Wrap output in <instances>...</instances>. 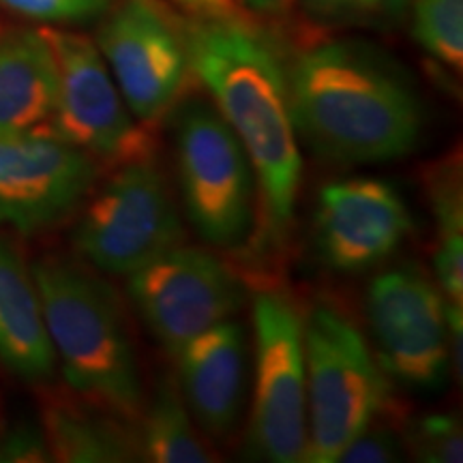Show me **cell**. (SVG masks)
<instances>
[{"instance_id":"cell-1","label":"cell","mask_w":463,"mask_h":463,"mask_svg":"<svg viewBox=\"0 0 463 463\" xmlns=\"http://www.w3.org/2000/svg\"><path fill=\"white\" fill-rule=\"evenodd\" d=\"M191 73L236 133L258 181L260 208L277 239L294 222L303 161L288 73L273 45L245 17H198L183 28Z\"/></svg>"},{"instance_id":"cell-2","label":"cell","mask_w":463,"mask_h":463,"mask_svg":"<svg viewBox=\"0 0 463 463\" xmlns=\"http://www.w3.org/2000/svg\"><path fill=\"white\" fill-rule=\"evenodd\" d=\"M297 133L322 159L344 165L408 157L422 136V108L386 58L356 42L305 50L288 73Z\"/></svg>"},{"instance_id":"cell-3","label":"cell","mask_w":463,"mask_h":463,"mask_svg":"<svg viewBox=\"0 0 463 463\" xmlns=\"http://www.w3.org/2000/svg\"><path fill=\"white\" fill-rule=\"evenodd\" d=\"M31 273L67 384L123 419H137L144 408L142 382L114 289L82 266L56 256L39 260Z\"/></svg>"},{"instance_id":"cell-4","label":"cell","mask_w":463,"mask_h":463,"mask_svg":"<svg viewBox=\"0 0 463 463\" xmlns=\"http://www.w3.org/2000/svg\"><path fill=\"white\" fill-rule=\"evenodd\" d=\"M307 463H337L341 450L384 412L389 384L367 339L337 307L316 305L303 320Z\"/></svg>"},{"instance_id":"cell-5","label":"cell","mask_w":463,"mask_h":463,"mask_svg":"<svg viewBox=\"0 0 463 463\" xmlns=\"http://www.w3.org/2000/svg\"><path fill=\"white\" fill-rule=\"evenodd\" d=\"M178 183L195 232L217 247H236L251 234L258 181L245 148L217 108L184 106L174 123Z\"/></svg>"},{"instance_id":"cell-6","label":"cell","mask_w":463,"mask_h":463,"mask_svg":"<svg viewBox=\"0 0 463 463\" xmlns=\"http://www.w3.org/2000/svg\"><path fill=\"white\" fill-rule=\"evenodd\" d=\"M184 239L176 202L157 161H127L92 195L73 232L86 262L109 275H127L178 247Z\"/></svg>"},{"instance_id":"cell-7","label":"cell","mask_w":463,"mask_h":463,"mask_svg":"<svg viewBox=\"0 0 463 463\" xmlns=\"http://www.w3.org/2000/svg\"><path fill=\"white\" fill-rule=\"evenodd\" d=\"M56 62L50 131L95 161L153 157V140L131 114L97 43L78 33L42 28Z\"/></svg>"},{"instance_id":"cell-8","label":"cell","mask_w":463,"mask_h":463,"mask_svg":"<svg viewBox=\"0 0 463 463\" xmlns=\"http://www.w3.org/2000/svg\"><path fill=\"white\" fill-rule=\"evenodd\" d=\"M249 444L273 463L305 461L307 382L303 320L279 292L253 298V395Z\"/></svg>"},{"instance_id":"cell-9","label":"cell","mask_w":463,"mask_h":463,"mask_svg":"<svg viewBox=\"0 0 463 463\" xmlns=\"http://www.w3.org/2000/svg\"><path fill=\"white\" fill-rule=\"evenodd\" d=\"M133 307L170 354L245 307V286L213 253L174 247L129 275Z\"/></svg>"},{"instance_id":"cell-10","label":"cell","mask_w":463,"mask_h":463,"mask_svg":"<svg viewBox=\"0 0 463 463\" xmlns=\"http://www.w3.org/2000/svg\"><path fill=\"white\" fill-rule=\"evenodd\" d=\"M367 320L380 367L412 389L436 391L450 364L447 300L416 266L380 273L367 289Z\"/></svg>"},{"instance_id":"cell-11","label":"cell","mask_w":463,"mask_h":463,"mask_svg":"<svg viewBox=\"0 0 463 463\" xmlns=\"http://www.w3.org/2000/svg\"><path fill=\"white\" fill-rule=\"evenodd\" d=\"M97 48L131 114L157 123L176 108L191 65L183 31L153 0H125L103 22Z\"/></svg>"},{"instance_id":"cell-12","label":"cell","mask_w":463,"mask_h":463,"mask_svg":"<svg viewBox=\"0 0 463 463\" xmlns=\"http://www.w3.org/2000/svg\"><path fill=\"white\" fill-rule=\"evenodd\" d=\"M95 181L97 161L54 133L0 137V225L48 230L82 204Z\"/></svg>"},{"instance_id":"cell-13","label":"cell","mask_w":463,"mask_h":463,"mask_svg":"<svg viewBox=\"0 0 463 463\" xmlns=\"http://www.w3.org/2000/svg\"><path fill=\"white\" fill-rule=\"evenodd\" d=\"M317 256L337 273H364L389 260L412 232L402 194L380 178L324 184L314 219Z\"/></svg>"},{"instance_id":"cell-14","label":"cell","mask_w":463,"mask_h":463,"mask_svg":"<svg viewBox=\"0 0 463 463\" xmlns=\"http://www.w3.org/2000/svg\"><path fill=\"white\" fill-rule=\"evenodd\" d=\"M181 397L194 420L211 436H225L241 419L247 391V333L225 320L178 347Z\"/></svg>"},{"instance_id":"cell-15","label":"cell","mask_w":463,"mask_h":463,"mask_svg":"<svg viewBox=\"0 0 463 463\" xmlns=\"http://www.w3.org/2000/svg\"><path fill=\"white\" fill-rule=\"evenodd\" d=\"M56 62L42 28L0 31V137L50 131Z\"/></svg>"},{"instance_id":"cell-16","label":"cell","mask_w":463,"mask_h":463,"mask_svg":"<svg viewBox=\"0 0 463 463\" xmlns=\"http://www.w3.org/2000/svg\"><path fill=\"white\" fill-rule=\"evenodd\" d=\"M0 361L24 380H48L56 369L31 269L5 241H0Z\"/></svg>"},{"instance_id":"cell-17","label":"cell","mask_w":463,"mask_h":463,"mask_svg":"<svg viewBox=\"0 0 463 463\" xmlns=\"http://www.w3.org/2000/svg\"><path fill=\"white\" fill-rule=\"evenodd\" d=\"M43 436L52 461L65 463H127L140 459L136 433L112 410L103 412L95 403L52 399L43 410Z\"/></svg>"},{"instance_id":"cell-18","label":"cell","mask_w":463,"mask_h":463,"mask_svg":"<svg viewBox=\"0 0 463 463\" xmlns=\"http://www.w3.org/2000/svg\"><path fill=\"white\" fill-rule=\"evenodd\" d=\"M463 183L459 159L436 161L427 176L431 215L436 219L433 270L447 305L463 307Z\"/></svg>"},{"instance_id":"cell-19","label":"cell","mask_w":463,"mask_h":463,"mask_svg":"<svg viewBox=\"0 0 463 463\" xmlns=\"http://www.w3.org/2000/svg\"><path fill=\"white\" fill-rule=\"evenodd\" d=\"M140 431L136 433L140 459L150 463H211L215 455L202 442L181 392L161 382L140 416Z\"/></svg>"},{"instance_id":"cell-20","label":"cell","mask_w":463,"mask_h":463,"mask_svg":"<svg viewBox=\"0 0 463 463\" xmlns=\"http://www.w3.org/2000/svg\"><path fill=\"white\" fill-rule=\"evenodd\" d=\"M414 39L450 69L463 67V0H410Z\"/></svg>"},{"instance_id":"cell-21","label":"cell","mask_w":463,"mask_h":463,"mask_svg":"<svg viewBox=\"0 0 463 463\" xmlns=\"http://www.w3.org/2000/svg\"><path fill=\"white\" fill-rule=\"evenodd\" d=\"M403 450L422 463H461V420L444 412L419 416L403 433Z\"/></svg>"},{"instance_id":"cell-22","label":"cell","mask_w":463,"mask_h":463,"mask_svg":"<svg viewBox=\"0 0 463 463\" xmlns=\"http://www.w3.org/2000/svg\"><path fill=\"white\" fill-rule=\"evenodd\" d=\"M311 15L331 24L391 28L408 15L410 0H300Z\"/></svg>"},{"instance_id":"cell-23","label":"cell","mask_w":463,"mask_h":463,"mask_svg":"<svg viewBox=\"0 0 463 463\" xmlns=\"http://www.w3.org/2000/svg\"><path fill=\"white\" fill-rule=\"evenodd\" d=\"M403 455V436L391 425H380L378 416L347 447L337 463H392Z\"/></svg>"},{"instance_id":"cell-24","label":"cell","mask_w":463,"mask_h":463,"mask_svg":"<svg viewBox=\"0 0 463 463\" xmlns=\"http://www.w3.org/2000/svg\"><path fill=\"white\" fill-rule=\"evenodd\" d=\"M5 7L39 22H86L106 14L108 0H0Z\"/></svg>"},{"instance_id":"cell-25","label":"cell","mask_w":463,"mask_h":463,"mask_svg":"<svg viewBox=\"0 0 463 463\" xmlns=\"http://www.w3.org/2000/svg\"><path fill=\"white\" fill-rule=\"evenodd\" d=\"M0 461H52L43 430L22 425L0 438Z\"/></svg>"},{"instance_id":"cell-26","label":"cell","mask_w":463,"mask_h":463,"mask_svg":"<svg viewBox=\"0 0 463 463\" xmlns=\"http://www.w3.org/2000/svg\"><path fill=\"white\" fill-rule=\"evenodd\" d=\"M198 17H245L236 0H174Z\"/></svg>"},{"instance_id":"cell-27","label":"cell","mask_w":463,"mask_h":463,"mask_svg":"<svg viewBox=\"0 0 463 463\" xmlns=\"http://www.w3.org/2000/svg\"><path fill=\"white\" fill-rule=\"evenodd\" d=\"M245 7L262 15H281L289 9L292 0H241Z\"/></svg>"}]
</instances>
